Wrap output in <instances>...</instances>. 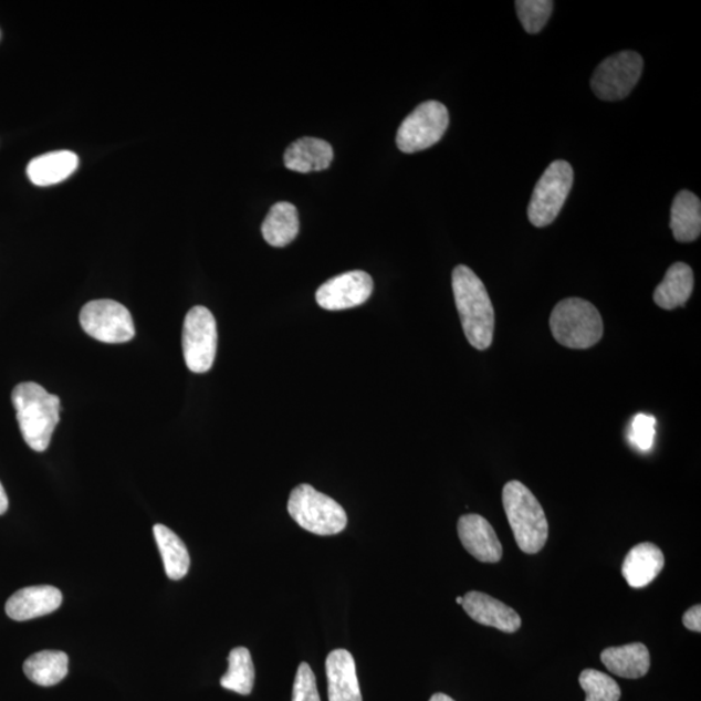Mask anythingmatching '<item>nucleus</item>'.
Listing matches in <instances>:
<instances>
[{
  "mask_svg": "<svg viewBox=\"0 0 701 701\" xmlns=\"http://www.w3.org/2000/svg\"><path fill=\"white\" fill-rule=\"evenodd\" d=\"M656 435V419L653 416L639 414L634 417L630 428V441L639 450L652 449Z\"/></svg>",
  "mask_w": 701,
  "mask_h": 701,
  "instance_id": "nucleus-28",
  "label": "nucleus"
},
{
  "mask_svg": "<svg viewBox=\"0 0 701 701\" xmlns=\"http://www.w3.org/2000/svg\"><path fill=\"white\" fill-rule=\"evenodd\" d=\"M663 565H666V557L656 544L640 543L626 555L622 576L630 587L644 588L659 576Z\"/></svg>",
  "mask_w": 701,
  "mask_h": 701,
  "instance_id": "nucleus-16",
  "label": "nucleus"
},
{
  "mask_svg": "<svg viewBox=\"0 0 701 701\" xmlns=\"http://www.w3.org/2000/svg\"><path fill=\"white\" fill-rule=\"evenodd\" d=\"M600 659L611 674L629 680L645 677L651 667L650 651L644 644L609 647L601 652Z\"/></svg>",
  "mask_w": 701,
  "mask_h": 701,
  "instance_id": "nucleus-18",
  "label": "nucleus"
},
{
  "mask_svg": "<svg viewBox=\"0 0 701 701\" xmlns=\"http://www.w3.org/2000/svg\"><path fill=\"white\" fill-rule=\"evenodd\" d=\"M682 622L684 628H688L691 631L700 632L701 631V607L693 606L683 615Z\"/></svg>",
  "mask_w": 701,
  "mask_h": 701,
  "instance_id": "nucleus-30",
  "label": "nucleus"
},
{
  "mask_svg": "<svg viewBox=\"0 0 701 701\" xmlns=\"http://www.w3.org/2000/svg\"><path fill=\"white\" fill-rule=\"evenodd\" d=\"M154 535L168 578L171 580L182 579L190 568V555L185 543L170 529L160 524L154 526Z\"/></svg>",
  "mask_w": 701,
  "mask_h": 701,
  "instance_id": "nucleus-24",
  "label": "nucleus"
},
{
  "mask_svg": "<svg viewBox=\"0 0 701 701\" xmlns=\"http://www.w3.org/2000/svg\"><path fill=\"white\" fill-rule=\"evenodd\" d=\"M457 603H458V604H460V606H461V604H462V596H459V598H457Z\"/></svg>",
  "mask_w": 701,
  "mask_h": 701,
  "instance_id": "nucleus-33",
  "label": "nucleus"
},
{
  "mask_svg": "<svg viewBox=\"0 0 701 701\" xmlns=\"http://www.w3.org/2000/svg\"><path fill=\"white\" fill-rule=\"evenodd\" d=\"M582 690L586 692V701H620L621 689L614 678L599 670L586 669L579 676Z\"/></svg>",
  "mask_w": 701,
  "mask_h": 701,
  "instance_id": "nucleus-26",
  "label": "nucleus"
},
{
  "mask_svg": "<svg viewBox=\"0 0 701 701\" xmlns=\"http://www.w3.org/2000/svg\"><path fill=\"white\" fill-rule=\"evenodd\" d=\"M79 156L72 151H52L29 163L27 174L34 185L46 188L61 184L79 168Z\"/></svg>",
  "mask_w": 701,
  "mask_h": 701,
  "instance_id": "nucleus-19",
  "label": "nucleus"
},
{
  "mask_svg": "<svg viewBox=\"0 0 701 701\" xmlns=\"http://www.w3.org/2000/svg\"><path fill=\"white\" fill-rule=\"evenodd\" d=\"M462 546L481 563L502 561L503 547L494 527L480 514H464L458 522Z\"/></svg>",
  "mask_w": 701,
  "mask_h": 701,
  "instance_id": "nucleus-12",
  "label": "nucleus"
},
{
  "mask_svg": "<svg viewBox=\"0 0 701 701\" xmlns=\"http://www.w3.org/2000/svg\"><path fill=\"white\" fill-rule=\"evenodd\" d=\"M503 506L514 540L525 554H538L548 540V521L538 499L520 481L503 489Z\"/></svg>",
  "mask_w": 701,
  "mask_h": 701,
  "instance_id": "nucleus-3",
  "label": "nucleus"
},
{
  "mask_svg": "<svg viewBox=\"0 0 701 701\" xmlns=\"http://www.w3.org/2000/svg\"><path fill=\"white\" fill-rule=\"evenodd\" d=\"M670 229L676 241L690 243L701 233V203L691 191L678 192L670 211Z\"/></svg>",
  "mask_w": 701,
  "mask_h": 701,
  "instance_id": "nucleus-20",
  "label": "nucleus"
},
{
  "mask_svg": "<svg viewBox=\"0 0 701 701\" xmlns=\"http://www.w3.org/2000/svg\"><path fill=\"white\" fill-rule=\"evenodd\" d=\"M69 655L62 651H41L24 662V673L35 684L50 688L69 674Z\"/></svg>",
  "mask_w": 701,
  "mask_h": 701,
  "instance_id": "nucleus-23",
  "label": "nucleus"
},
{
  "mask_svg": "<svg viewBox=\"0 0 701 701\" xmlns=\"http://www.w3.org/2000/svg\"><path fill=\"white\" fill-rule=\"evenodd\" d=\"M287 511L297 525L312 534L335 535L347 526L343 506L311 484H300L291 491Z\"/></svg>",
  "mask_w": 701,
  "mask_h": 701,
  "instance_id": "nucleus-5",
  "label": "nucleus"
},
{
  "mask_svg": "<svg viewBox=\"0 0 701 701\" xmlns=\"http://www.w3.org/2000/svg\"><path fill=\"white\" fill-rule=\"evenodd\" d=\"M80 324L92 338L111 345L129 342L136 335L128 308L111 300L85 304L80 313Z\"/></svg>",
  "mask_w": 701,
  "mask_h": 701,
  "instance_id": "nucleus-9",
  "label": "nucleus"
},
{
  "mask_svg": "<svg viewBox=\"0 0 701 701\" xmlns=\"http://www.w3.org/2000/svg\"><path fill=\"white\" fill-rule=\"evenodd\" d=\"M12 402L25 443L33 451H46L61 421V399L39 384L22 383L14 387Z\"/></svg>",
  "mask_w": 701,
  "mask_h": 701,
  "instance_id": "nucleus-2",
  "label": "nucleus"
},
{
  "mask_svg": "<svg viewBox=\"0 0 701 701\" xmlns=\"http://www.w3.org/2000/svg\"><path fill=\"white\" fill-rule=\"evenodd\" d=\"M550 326L555 339L573 349L590 348L604 334L599 311L580 297H568L557 303L551 313Z\"/></svg>",
  "mask_w": 701,
  "mask_h": 701,
  "instance_id": "nucleus-4",
  "label": "nucleus"
},
{
  "mask_svg": "<svg viewBox=\"0 0 701 701\" xmlns=\"http://www.w3.org/2000/svg\"><path fill=\"white\" fill-rule=\"evenodd\" d=\"M300 216L294 205L289 201L275 203L261 226L264 240L273 248H285L300 233Z\"/></svg>",
  "mask_w": 701,
  "mask_h": 701,
  "instance_id": "nucleus-22",
  "label": "nucleus"
},
{
  "mask_svg": "<svg viewBox=\"0 0 701 701\" xmlns=\"http://www.w3.org/2000/svg\"><path fill=\"white\" fill-rule=\"evenodd\" d=\"M516 10L522 27L529 34H536L546 27L554 2L550 0H517Z\"/></svg>",
  "mask_w": 701,
  "mask_h": 701,
  "instance_id": "nucleus-27",
  "label": "nucleus"
},
{
  "mask_svg": "<svg viewBox=\"0 0 701 701\" xmlns=\"http://www.w3.org/2000/svg\"><path fill=\"white\" fill-rule=\"evenodd\" d=\"M429 701H454V700L450 698L449 695H444V693H436V695H432Z\"/></svg>",
  "mask_w": 701,
  "mask_h": 701,
  "instance_id": "nucleus-32",
  "label": "nucleus"
},
{
  "mask_svg": "<svg viewBox=\"0 0 701 701\" xmlns=\"http://www.w3.org/2000/svg\"><path fill=\"white\" fill-rule=\"evenodd\" d=\"M693 272L691 266L684 263L671 265L662 282L656 287L653 301L660 308L671 311L682 307L693 291Z\"/></svg>",
  "mask_w": 701,
  "mask_h": 701,
  "instance_id": "nucleus-21",
  "label": "nucleus"
},
{
  "mask_svg": "<svg viewBox=\"0 0 701 701\" xmlns=\"http://www.w3.org/2000/svg\"><path fill=\"white\" fill-rule=\"evenodd\" d=\"M452 290L468 342L477 349H488L494 339L495 312L486 287L471 268L458 265L452 272Z\"/></svg>",
  "mask_w": 701,
  "mask_h": 701,
  "instance_id": "nucleus-1",
  "label": "nucleus"
},
{
  "mask_svg": "<svg viewBox=\"0 0 701 701\" xmlns=\"http://www.w3.org/2000/svg\"><path fill=\"white\" fill-rule=\"evenodd\" d=\"M182 349L191 372L206 373L212 368L218 350V324L203 305L192 307L185 317Z\"/></svg>",
  "mask_w": 701,
  "mask_h": 701,
  "instance_id": "nucleus-8",
  "label": "nucleus"
},
{
  "mask_svg": "<svg viewBox=\"0 0 701 701\" xmlns=\"http://www.w3.org/2000/svg\"><path fill=\"white\" fill-rule=\"evenodd\" d=\"M9 510V498H7L6 490L2 482H0V516Z\"/></svg>",
  "mask_w": 701,
  "mask_h": 701,
  "instance_id": "nucleus-31",
  "label": "nucleus"
},
{
  "mask_svg": "<svg viewBox=\"0 0 701 701\" xmlns=\"http://www.w3.org/2000/svg\"><path fill=\"white\" fill-rule=\"evenodd\" d=\"M573 180L574 171L568 161L556 160L550 164L540 181L536 182L527 208L529 221L534 227H548L556 220L568 199Z\"/></svg>",
  "mask_w": 701,
  "mask_h": 701,
  "instance_id": "nucleus-6",
  "label": "nucleus"
},
{
  "mask_svg": "<svg viewBox=\"0 0 701 701\" xmlns=\"http://www.w3.org/2000/svg\"><path fill=\"white\" fill-rule=\"evenodd\" d=\"M461 606L472 620L481 625L510 634L521 628L522 622L517 611L488 594L468 593L462 596Z\"/></svg>",
  "mask_w": 701,
  "mask_h": 701,
  "instance_id": "nucleus-13",
  "label": "nucleus"
},
{
  "mask_svg": "<svg viewBox=\"0 0 701 701\" xmlns=\"http://www.w3.org/2000/svg\"><path fill=\"white\" fill-rule=\"evenodd\" d=\"M449 124V109L444 104L437 101L420 104L399 126V150L406 154L427 150L442 139Z\"/></svg>",
  "mask_w": 701,
  "mask_h": 701,
  "instance_id": "nucleus-7",
  "label": "nucleus"
},
{
  "mask_svg": "<svg viewBox=\"0 0 701 701\" xmlns=\"http://www.w3.org/2000/svg\"><path fill=\"white\" fill-rule=\"evenodd\" d=\"M329 701H363L354 656L347 650H334L326 659Z\"/></svg>",
  "mask_w": 701,
  "mask_h": 701,
  "instance_id": "nucleus-15",
  "label": "nucleus"
},
{
  "mask_svg": "<svg viewBox=\"0 0 701 701\" xmlns=\"http://www.w3.org/2000/svg\"><path fill=\"white\" fill-rule=\"evenodd\" d=\"M644 72V59L636 51H622L606 59L593 74L592 87L601 101L625 100Z\"/></svg>",
  "mask_w": 701,
  "mask_h": 701,
  "instance_id": "nucleus-10",
  "label": "nucleus"
},
{
  "mask_svg": "<svg viewBox=\"0 0 701 701\" xmlns=\"http://www.w3.org/2000/svg\"><path fill=\"white\" fill-rule=\"evenodd\" d=\"M293 701H321L317 690L316 676L307 662H302L297 668Z\"/></svg>",
  "mask_w": 701,
  "mask_h": 701,
  "instance_id": "nucleus-29",
  "label": "nucleus"
},
{
  "mask_svg": "<svg viewBox=\"0 0 701 701\" xmlns=\"http://www.w3.org/2000/svg\"><path fill=\"white\" fill-rule=\"evenodd\" d=\"M63 595L54 586H32L14 593L6 611L14 621H28L52 614L62 606Z\"/></svg>",
  "mask_w": 701,
  "mask_h": 701,
  "instance_id": "nucleus-14",
  "label": "nucleus"
},
{
  "mask_svg": "<svg viewBox=\"0 0 701 701\" xmlns=\"http://www.w3.org/2000/svg\"><path fill=\"white\" fill-rule=\"evenodd\" d=\"M373 293V280L367 272L353 271L335 275L321 285L316 302L326 311L355 308L367 302Z\"/></svg>",
  "mask_w": 701,
  "mask_h": 701,
  "instance_id": "nucleus-11",
  "label": "nucleus"
},
{
  "mask_svg": "<svg viewBox=\"0 0 701 701\" xmlns=\"http://www.w3.org/2000/svg\"><path fill=\"white\" fill-rule=\"evenodd\" d=\"M333 158V147L326 140L304 137L287 147L283 161L290 170L310 174L329 168Z\"/></svg>",
  "mask_w": 701,
  "mask_h": 701,
  "instance_id": "nucleus-17",
  "label": "nucleus"
},
{
  "mask_svg": "<svg viewBox=\"0 0 701 701\" xmlns=\"http://www.w3.org/2000/svg\"><path fill=\"white\" fill-rule=\"evenodd\" d=\"M228 662L229 669L220 681L222 688L240 695H250L255 684V667L248 648H234L229 655Z\"/></svg>",
  "mask_w": 701,
  "mask_h": 701,
  "instance_id": "nucleus-25",
  "label": "nucleus"
}]
</instances>
